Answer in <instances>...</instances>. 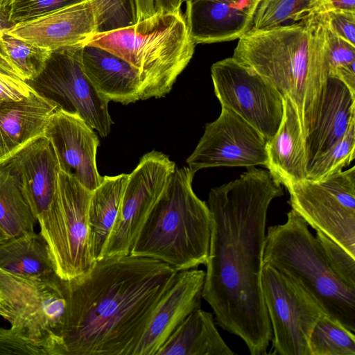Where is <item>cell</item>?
Instances as JSON below:
<instances>
[{
	"mask_svg": "<svg viewBox=\"0 0 355 355\" xmlns=\"http://www.w3.org/2000/svg\"><path fill=\"white\" fill-rule=\"evenodd\" d=\"M268 170L254 166L210 190L211 225L202 298L218 324L239 337L251 355L267 353L272 330L261 286L267 213L284 195Z\"/></svg>",
	"mask_w": 355,
	"mask_h": 355,
	"instance_id": "cell-1",
	"label": "cell"
},
{
	"mask_svg": "<svg viewBox=\"0 0 355 355\" xmlns=\"http://www.w3.org/2000/svg\"><path fill=\"white\" fill-rule=\"evenodd\" d=\"M178 271L153 259L103 257L66 280L63 355H133Z\"/></svg>",
	"mask_w": 355,
	"mask_h": 355,
	"instance_id": "cell-2",
	"label": "cell"
},
{
	"mask_svg": "<svg viewBox=\"0 0 355 355\" xmlns=\"http://www.w3.org/2000/svg\"><path fill=\"white\" fill-rule=\"evenodd\" d=\"M327 12L288 25L251 29L239 38L232 56L292 101L304 136L328 78Z\"/></svg>",
	"mask_w": 355,
	"mask_h": 355,
	"instance_id": "cell-3",
	"label": "cell"
},
{
	"mask_svg": "<svg viewBox=\"0 0 355 355\" xmlns=\"http://www.w3.org/2000/svg\"><path fill=\"white\" fill-rule=\"evenodd\" d=\"M195 174L188 166L175 168L130 254L162 261L178 272L205 265L211 217L208 205L193 190Z\"/></svg>",
	"mask_w": 355,
	"mask_h": 355,
	"instance_id": "cell-4",
	"label": "cell"
},
{
	"mask_svg": "<svg viewBox=\"0 0 355 355\" xmlns=\"http://www.w3.org/2000/svg\"><path fill=\"white\" fill-rule=\"evenodd\" d=\"M87 44L106 50L137 71L141 100L170 92L191 61L196 45L181 9L156 10L129 26L96 33Z\"/></svg>",
	"mask_w": 355,
	"mask_h": 355,
	"instance_id": "cell-5",
	"label": "cell"
},
{
	"mask_svg": "<svg viewBox=\"0 0 355 355\" xmlns=\"http://www.w3.org/2000/svg\"><path fill=\"white\" fill-rule=\"evenodd\" d=\"M263 265L297 281L327 315L355 331V289L333 272L316 236L294 210L287 213L284 223L268 227Z\"/></svg>",
	"mask_w": 355,
	"mask_h": 355,
	"instance_id": "cell-6",
	"label": "cell"
},
{
	"mask_svg": "<svg viewBox=\"0 0 355 355\" xmlns=\"http://www.w3.org/2000/svg\"><path fill=\"white\" fill-rule=\"evenodd\" d=\"M0 294L10 313L11 329L45 355H63L66 280L55 272L26 277L0 268Z\"/></svg>",
	"mask_w": 355,
	"mask_h": 355,
	"instance_id": "cell-7",
	"label": "cell"
},
{
	"mask_svg": "<svg viewBox=\"0 0 355 355\" xmlns=\"http://www.w3.org/2000/svg\"><path fill=\"white\" fill-rule=\"evenodd\" d=\"M289 204L309 225L355 257V167L287 189Z\"/></svg>",
	"mask_w": 355,
	"mask_h": 355,
	"instance_id": "cell-8",
	"label": "cell"
},
{
	"mask_svg": "<svg viewBox=\"0 0 355 355\" xmlns=\"http://www.w3.org/2000/svg\"><path fill=\"white\" fill-rule=\"evenodd\" d=\"M6 164L17 176L39 223L51 259H58L64 250V235L58 196L60 168L51 144L41 137L18 152Z\"/></svg>",
	"mask_w": 355,
	"mask_h": 355,
	"instance_id": "cell-9",
	"label": "cell"
},
{
	"mask_svg": "<svg viewBox=\"0 0 355 355\" xmlns=\"http://www.w3.org/2000/svg\"><path fill=\"white\" fill-rule=\"evenodd\" d=\"M261 286L272 330L270 354L310 355V334L326 314L322 306L297 281L269 265H263Z\"/></svg>",
	"mask_w": 355,
	"mask_h": 355,
	"instance_id": "cell-10",
	"label": "cell"
},
{
	"mask_svg": "<svg viewBox=\"0 0 355 355\" xmlns=\"http://www.w3.org/2000/svg\"><path fill=\"white\" fill-rule=\"evenodd\" d=\"M83 48L52 51L42 72L27 83L35 91L54 101L60 109L78 114L101 137H105L113 123L109 101L98 94L85 73Z\"/></svg>",
	"mask_w": 355,
	"mask_h": 355,
	"instance_id": "cell-11",
	"label": "cell"
},
{
	"mask_svg": "<svg viewBox=\"0 0 355 355\" xmlns=\"http://www.w3.org/2000/svg\"><path fill=\"white\" fill-rule=\"evenodd\" d=\"M211 76L221 107L237 114L270 140L284 114V97L276 87L232 57L214 63Z\"/></svg>",
	"mask_w": 355,
	"mask_h": 355,
	"instance_id": "cell-12",
	"label": "cell"
},
{
	"mask_svg": "<svg viewBox=\"0 0 355 355\" xmlns=\"http://www.w3.org/2000/svg\"><path fill=\"white\" fill-rule=\"evenodd\" d=\"M175 168L174 162L157 150L141 157L128 175L118 216L102 257L130 254L144 222Z\"/></svg>",
	"mask_w": 355,
	"mask_h": 355,
	"instance_id": "cell-13",
	"label": "cell"
},
{
	"mask_svg": "<svg viewBox=\"0 0 355 355\" xmlns=\"http://www.w3.org/2000/svg\"><path fill=\"white\" fill-rule=\"evenodd\" d=\"M267 141L252 125L233 111L221 107L218 117L207 123L204 133L187 159L198 171L217 166H266Z\"/></svg>",
	"mask_w": 355,
	"mask_h": 355,
	"instance_id": "cell-14",
	"label": "cell"
},
{
	"mask_svg": "<svg viewBox=\"0 0 355 355\" xmlns=\"http://www.w3.org/2000/svg\"><path fill=\"white\" fill-rule=\"evenodd\" d=\"M78 114L59 109L44 133L57 156L60 170L92 191L103 180L96 166L99 140Z\"/></svg>",
	"mask_w": 355,
	"mask_h": 355,
	"instance_id": "cell-15",
	"label": "cell"
},
{
	"mask_svg": "<svg viewBox=\"0 0 355 355\" xmlns=\"http://www.w3.org/2000/svg\"><path fill=\"white\" fill-rule=\"evenodd\" d=\"M7 31L51 51L84 46L98 33L93 1L85 0L34 19L12 25L7 28Z\"/></svg>",
	"mask_w": 355,
	"mask_h": 355,
	"instance_id": "cell-16",
	"label": "cell"
},
{
	"mask_svg": "<svg viewBox=\"0 0 355 355\" xmlns=\"http://www.w3.org/2000/svg\"><path fill=\"white\" fill-rule=\"evenodd\" d=\"M205 275L204 270L196 268L178 272L155 307L133 355H156L185 318L200 308Z\"/></svg>",
	"mask_w": 355,
	"mask_h": 355,
	"instance_id": "cell-17",
	"label": "cell"
},
{
	"mask_svg": "<svg viewBox=\"0 0 355 355\" xmlns=\"http://www.w3.org/2000/svg\"><path fill=\"white\" fill-rule=\"evenodd\" d=\"M355 123V94L340 80L328 77L304 129L307 170Z\"/></svg>",
	"mask_w": 355,
	"mask_h": 355,
	"instance_id": "cell-18",
	"label": "cell"
},
{
	"mask_svg": "<svg viewBox=\"0 0 355 355\" xmlns=\"http://www.w3.org/2000/svg\"><path fill=\"white\" fill-rule=\"evenodd\" d=\"M261 0H187L185 19L196 44L239 39L252 27Z\"/></svg>",
	"mask_w": 355,
	"mask_h": 355,
	"instance_id": "cell-19",
	"label": "cell"
},
{
	"mask_svg": "<svg viewBox=\"0 0 355 355\" xmlns=\"http://www.w3.org/2000/svg\"><path fill=\"white\" fill-rule=\"evenodd\" d=\"M59 105L33 90L25 98L0 105V166L43 137Z\"/></svg>",
	"mask_w": 355,
	"mask_h": 355,
	"instance_id": "cell-20",
	"label": "cell"
},
{
	"mask_svg": "<svg viewBox=\"0 0 355 355\" xmlns=\"http://www.w3.org/2000/svg\"><path fill=\"white\" fill-rule=\"evenodd\" d=\"M91 191L73 176L60 170L58 195L71 279L87 272L94 261L89 248L88 209Z\"/></svg>",
	"mask_w": 355,
	"mask_h": 355,
	"instance_id": "cell-21",
	"label": "cell"
},
{
	"mask_svg": "<svg viewBox=\"0 0 355 355\" xmlns=\"http://www.w3.org/2000/svg\"><path fill=\"white\" fill-rule=\"evenodd\" d=\"M266 166L286 189L307 179L304 136L296 108L284 97V114L275 135L266 143Z\"/></svg>",
	"mask_w": 355,
	"mask_h": 355,
	"instance_id": "cell-22",
	"label": "cell"
},
{
	"mask_svg": "<svg viewBox=\"0 0 355 355\" xmlns=\"http://www.w3.org/2000/svg\"><path fill=\"white\" fill-rule=\"evenodd\" d=\"M82 62L88 79L98 94L123 105L141 100V83L129 63L101 48L85 45Z\"/></svg>",
	"mask_w": 355,
	"mask_h": 355,
	"instance_id": "cell-23",
	"label": "cell"
},
{
	"mask_svg": "<svg viewBox=\"0 0 355 355\" xmlns=\"http://www.w3.org/2000/svg\"><path fill=\"white\" fill-rule=\"evenodd\" d=\"M220 335L213 315L200 309L191 313L156 355H232Z\"/></svg>",
	"mask_w": 355,
	"mask_h": 355,
	"instance_id": "cell-24",
	"label": "cell"
},
{
	"mask_svg": "<svg viewBox=\"0 0 355 355\" xmlns=\"http://www.w3.org/2000/svg\"><path fill=\"white\" fill-rule=\"evenodd\" d=\"M129 174L103 177L92 192L88 209L89 248L93 261L102 257L116 222Z\"/></svg>",
	"mask_w": 355,
	"mask_h": 355,
	"instance_id": "cell-25",
	"label": "cell"
},
{
	"mask_svg": "<svg viewBox=\"0 0 355 355\" xmlns=\"http://www.w3.org/2000/svg\"><path fill=\"white\" fill-rule=\"evenodd\" d=\"M0 268L26 277L55 272L47 243L40 232H35L8 238L0 243Z\"/></svg>",
	"mask_w": 355,
	"mask_h": 355,
	"instance_id": "cell-26",
	"label": "cell"
},
{
	"mask_svg": "<svg viewBox=\"0 0 355 355\" xmlns=\"http://www.w3.org/2000/svg\"><path fill=\"white\" fill-rule=\"evenodd\" d=\"M37 219L18 179L8 164L0 166V228L8 238L35 232Z\"/></svg>",
	"mask_w": 355,
	"mask_h": 355,
	"instance_id": "cell-27",
	"label": "cell"
},
{
	"mask_svg": "<svg viewBox=\"0 0 355 355\" xmlns=\"http://www.w3.org/2000/svg\"><path fill=\"white\" fill-rule=\"evenodd\" d=\"M331 8L330 0H261L251 29L291 24Z\"/></svg>",
	"mask_w": 355,
	"mask_h": 355,
	"instance_id": "cell-28",
	"label": "cell"
},
{
	"mask_svg": "<svg viewBox=\"0 0 355 355\" xmlns=\"http://www.w3.org/2000/svg\"><path fill=\"white\" fill-rule=\"evenodd\" d=\"M354 332L327 314L314 325L309 338L310 355H355Z\"/></svg>",
	"mask_w": 355,
	"mask_h": 355,
	"instance_id": "cell-29",
	"label": "cell"
},
{
	"mask_svg": "<svg viewBox=\"0 0 355 355\" xmlns=\"http://www.w3.org/2000/svg\"><path fill=\"white\" fill-rule=\"evenodd\" d=\"M1 41L9 61L26 82L42 72L52 52L10 34L7 28L1 31Z\"/></svg>",
	"mask_w": 355,
	"mask_h": 355,
	"instance_id": "cell-30",
	"label": "cell"
},
{
	"mask_svg": "<svg viewBox=\"0 0 355 355\" xmlns=\"http://www.w3.org/2000/svg\"><path fill=\"white\" fill-rule=\"evenodd\" d=\"M327 42L328 77L340 80L355 94V46L334 33L328 21Z\"/></svg>",
	"mask_w": 355,
	"mask_h": 355,
	"instance_id": "cell-31",
	"label": "cell"
},
{
	"mask_svg": "<svg viewBox=\"0 0 355 355\" xmlns=\"http://www.w3.org/2000/svg\"><path fill=\"white\" fill-rule=\"evenodd\" d=\"M355 123L345 135L321 155L307 170V179L321 180L331 173L343 170L355 157Z\"/></svg>",
	"mask_w": 355,
	"mask_h": 355,
	"instance_id": "cell-32",
	"label": "cell"
},
{
	"mask_svg": "<svg viewBox=\"0 0 355 355\" xmlns=\"http://www.w3.org/2000/svg\"><path fill=\"white\" fill-rule=\"evenodd\" d=\"M98 33L134 24L137 21L135 0H92Z\"/></svg>",
	"mask_w": 355,
	"mask_h": 355,
	"instance_id": "cell-33",
	"label": "cell"
},
{
	"mask_svg": "<svg viewBox=\"0 0 355 355\" xmlns=\"http://www.w3.org/2000/svg\"><path fill=\"white\" fill-rule=\"evenodd\" d=\"M85 0H7L3 13L12 25L26 22Z\"/></svg>",
	"mask_w": 355,
	"mask_h": 355,
	"instance_id": "cell-34",
	"label": "cell"
},
{
	"mask_svg": "<svg viewBox=\"0 0 355 355\" xmlns=\"http://www.w3.org/2000/svg\"><path fill=\"white\" fill-rule=\"evenodd\" d=\"M316 238L333 272L345 285L355 289V257L320 231H316Z\"/></svg>",
	"mask_w": 355,
	"mask_h": 355,
	"instance_id": "cell-35",
	"label": "cell"
},
{
	"mask_svg": "<svg viewBox=\"0 0 355 355\" xmlns=\"http://www.w3.org/2000/svg\"><path fill=\"white\" fill-rule=\"evenodd\" d=\"M0 354L45 355V353L24 340L12 329L0 327Z\"/></svg>",
	"mask_w": 355,
	"mask_h": 355,
	"instance_id": "cell-36",
	"label": "cell"
},
{
	"mask_svg": "<svg viewBox=\"0 0 355 355\" xmlns=\"http://www.w3.org/2000/svg\"><path fill=\"white\" fill-rule=\"evenodd\" d=\"M327 15L329 28L355 46V11L331 8Z\"/></svg>",
	"mask_w": 355,
	"mask_h": 355,
	"instance_id": "cell-37",
	"label": "cell"
},
{
	"mask_svg": "<svg viewBox=\"0 0 355 355\" xmlns=\"http://www.w3.org/2000/svg\"><path fill=\"white\" fill-rule=\"evenodd\" d=\"M33 90L26 81L0 73V105L21 101Z\"/></svg>",
	"mask_w": 355,
	"mask_h": 355,
	"instance_id": "cell-38",
	"label": "cell"
},
{
	"mask_svg": "<svg viewBox=\"0 0 355 355\" xmlns=\"http://www.w3.org/2000/svg\"><path fill=\"white\" fill-rule=\"evenodd\" d=\"M4 16L3 14L0 13V17ZM5 17V16H4ZM2 19L0 17V73L8 75L15 78H20L17 71L9 61L6 53L3 49L1 41V31L9 26L3 25ZM21 79V78H20Z\"/></svg>",
	"mask_w": 355,
	"mask_h": 355,
	"instance_id": "cell-39",
	"label": "cell"
},
{
	"mask_svg": "<svg viewBox=\"0 0 355 355\" xmlns=\"http://www.w3.org/2000/svg\"><path fill=\"white\" fill-rule=\"evenodd\" d=\"M332 8L355 11V0H330Z\"/></svg>",
	"mask_w": 355,
	"mask_h": 355,
	"instance_id": "cell-40",
	"label": "cell"
},
{
	"mask_svg": "<svg viewBox=\"0 0 355 355\" xmlns=\"http://www.w3.org/2000/svg\"><path fill=\"white\" fill-rule=\"evenodd\" d=\"M0 316H1L3 318L6 320L7 321L8 320V319L10 316V313L9 309L8 307V305H7L6 301L4 300V299L3 298V297L1 295V294H0Z\"/></svg>",
	"mask_w": 355,
	"mask_h": 355,
	"instance_id": "cell-41",
	"label": "cell"
},
{
	"mask_svg": "<svg viewBox=\"0 0 355 355\" xmlns=\"http://www.w3.org/2000/svg\"><path fill=\"white\" fill-rule=\"evenodd\" d=\"M7 0H0V13L4 15L3 11L6 4Z\"/></svg>",
	"mask_w": 355,
	"mask_h": 355,
	"instance_id": "cell-42",
	"label": "cell"
},
{
	"mask_svg": "<svg viewBox=\"0 0 355 355\" xmlns=\"http://www.w3.org/2000/svg\"><path fill=\"white\" fill-rule=\"evenodd\" d=\"M6 239H8L7 236L0 228V243Z\"/></svg>",
	"mask_w": 355,
	"mask_h": 355,
	"instance_id": "cell-43",
	"label": "cell"
},
{
	"mask_svg": "<svg viewBox=\"0 0 355 355\" xmlns=\"http://www.w3.org/2000/svg\"><path fill=\"white\" fill-rule=\"evenodd\" d=\"M187 0H182V3L186 2Z\"/></svg>",
	"mask_w": 355,
	"mask_h": 355,
	"instance_id": "cell-44",
	"label": "cell"
}]
</instances>
